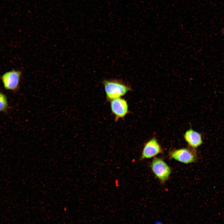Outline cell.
I'll return each mask as SVG.
<instances>
[{
    "instance_id": "1",
    "label": "cell",
    "mask_w": 224,
    "mask_h": 224,
    "mask_svg": "<svg viewBox=\"0 0 224 224\" xmlns=\"http://www.w3.org/2000/svg\"><path fill=\"white\" fill-rule=\"evenodd\" d=\"M103 84L106 99L109 101L122 97L131 90L128 85L119 80H105Z\"/></svg>"
},
{
    "instance_id": "2",
    "label": "cell",
    "mask_w": 224,
    "mask_h": 224,
    "mask_svg": "<svg viewBox=\"0 0 224 224\" xmlns=\"http://www.w3.org/2000/svg\"><path fill=\"white\" fill-rule=\"evenodd\" d=\"M22 75L21 72L13 70L6 72L1 77L4 88L16 92L19 89Z\"/></svg>"
},
{
    "instance_id": "3",
    "label": "cell",
    "mask_w": 224,
    "mask_h": 224,
    "mask_svg": "<svg viewBox=\"0 0 224 224\" xmlns=\"http://www.w3.org/2000/svg\"><path fill=\"white\" fill-rule=\"evenodd\" d=\"M151 167L156 177L162 183L168 180L171 173L170 167L163 160L159 158H154Z\"/></svg>"
},
{
    "instance_id": "4",
    "label": "cell",
    "mask_w": 224,
    "mask_h": 224,
    "mask_svg": "<svg viewBox=\"0 0 224 224\" xmlns=\"http://www.w3.org/2000/svg\"><path fill=\"white\" fill-rule=\"evenodd\" d=\"M110 103L111 110L115 121L124 118L129 113L128 105L125 99L118 98L111 100Z\"/></svg>"
},
{
    "instance_id": "5",
    "label": "cell",
    "mask_w": 224,
    "mask_h": 224,
    "mask_svg": "<svg viewBox=\"0 0 224 224\" xmlns=\"http://www.w3.org/2000/svg\"><path fill=\"white\" fill-rule=\"evenodd\" d=\"M170 157L184 164L195 162L196 156L194 152L187 148L174 150L170 153Z\"/></svg>"
},
{
    "instance_id": "6",
    "label": "cell",
    "mask_w": 224,
    "mask_h": 224,
    "mask_svg": "<svg viewBox=\"0 0 224 224\" xmlns=\"http://www.w3.org/2000/svg\"><path fill=\"white\" fill-rule=\"evenodd\" d=\"M162 152L161 148L155 138L146 143L143 147L141 159H149L154 157Z\"/></svg>"
},
{
    "instance_id": "7",
    "label": "cell",
    "mask_w": 224,
    "mask_h": 224,
    "mask_svg": "<svg viewBox=\"0 0 224 224\" xmlns=\"http://www.w3.org/2000/svg\"><path fill=\"white\" fill-rule=\"evenodd\" d=\"M184 138L189 146L193 148H197L203 143L201 134L192 129L187 131L184 134Z\"/></svg>"
},
{
    "instance_id": "8",
    "label": "cell",
    "mask_w": 224,
    "mask_h": 224,
    "mask_svg": "<svg viewBox=\"0 0 224 224\" xmlns=\"http://www.w3.org/2000/svg\"><path fill=\"white\" fill-rule=\"evenodd\" d=\"M9 108L7 96L3 92L0 91V112H7Z\"/></svg>"
},
{
    "instance_id": "9",
    "label": "cell",
    "mask_w": 224,
    "mask_h": 224,
    "mask_svg": "<svg viewBox=\"0 0 224 224\" xmlns=\"http://www.w3.org/2000/svg\"><path fill=\"white\" fill-rule=\"evenodd\" d=\"M154 224H165L164 222L163 221L159 220H157L155 221L154 222Z\"/></svg>"
}]
</instances>
